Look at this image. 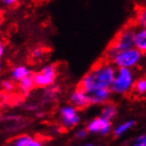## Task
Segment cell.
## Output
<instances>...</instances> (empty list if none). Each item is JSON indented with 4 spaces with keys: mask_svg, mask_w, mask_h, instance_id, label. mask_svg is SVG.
<instances>
[{
    "mask_svg": "<svg viewBox=\"0 0 146 146\" xmlns=\"http://www.w3.org/2000/svg\"><path fill=\"white\" fill-rule=\"evenodd\" d=\"M116 71L115 66L110 62H99L82 77L78 87L88 93L99 90H111Z\"/></svg>",
    "mask_w": 146,
    "mask_h": 146,
    "instance_id": "1",
    "label": "cell"
},
{
    "mask_svg": "<svg viewBox=\"0 0 146 146\" xmlns=\"http://www.w3.org/2000/svg\"><path fill=\"white\" fill-rule=\"evenodd\" d=\"M135 34V29L132 26H128V27L124 28L118 34L106 51V56L109 60L119 51L134 47Z\"/></svg>",
    "mask_w": 146,
    "mask_h": 146,
    "instance_id": "2",
    "label": "cell"
},
{
    "mask_svg": "<svg viewBox=\"0 0 146 146\" xmlns=\"http://www.w3.org/2000/svg\"><path fill=\"white\" fill-rule=\"evenodd\" d=\"M135 82L131 69L118 68L113 84H111V90L115 94L124 95L134 89Z\"/></svg>",
    "mask_w": 146,
    "mask_h": 146,
    "instance_id": "3",
    "label": "cell"
},
{
    "mask_svg": "<svg viewBox=\"0 0 146 146\" xmlns=\"http://www.w3.org/2000/svg\"><path fill=\"white\" fill-rule=\"evenodd\" d=\"M142 52L133 47L117 52L110 60L118 68H128L131 69L138 64L142 58Z\"/></svg>",
    "mask_w": 146,
    "mask_h": 146,
    "instance_id": "4",
    "label": "cell"
},
{
    "mask_svg": "<svg viewBox=\"0 0 146 146\" xmlns=\"http://www.w3.org/2000/svg\"><path fill=\"white\" fill-rule=\"evenodd\" d=\"M57 76V68L54 65H47L42 69L33 74L36 87L45 88L53 84Z\"/></svg>",
    "mask_w": 146,
    "mask_h": 146,
    "instance_id": "5",
    "label": "cell"
},
{
    "mask_svg": "<svg viewBox=\"0 0 146 146\" xmlns=\"http://www.w3.org/2000/svg\"><path fill=\"white\" fill-rule=\"evenodd\" d=\"M111 128V121L104 117H97L91 119L87 126V130L92 134L106 135L110 133Z\"/></svg>",
    "mask_w": 146,
    "mask_h": 146,
    "instance_id": "6",
    "label": "cell"
},
{
    "mask_svg": "<svg viewBox=\"0 0 146 146\" xmlns=\"http://www.w3.org/2000/svg\"><path fill=\"white\" fill-rule=\"evenodd\" d=\"M60 118L63 124L68 127H74L80 122V115L74 106H66L60 109Z\"/></svg>",
    "mask_w": 146,
    "mask_h": 146,
    "instance_id": "7",
    "label": "cell"
},
{
    "mask_svg": "<svg viewBox=\"0 0 146 146\" xmlns=\"http://www.w3.org/2000/svg\"><path fill=\"white\" fill-rule=\"evenodd\" d=\"M70 101L72 103V106L77 109H83L91 105L90 94L79 87L74 90L71 94Z\"/></svg>",
    "mask_w": 146,
    "mask_h": 146,
    "instance_id": "8",
    "label": "cell"
},
{
    "mask_svg": "<svg viewBox=\"0 0 146 146\" xmlns=\"http://www.w3.org/2000/svg\"><path fill=\"white\" fill-rule=\"evenodd\" d=\"M111 90L110 89L107 90H99L97 91H94L90 94L91 105H103L106 104L108 102Z\"/></svg>",
    "mask_w": 146,
    "mask_h": 146,
    "instance_id": "9",
    "label": "cell"
},
{
    "mask_svg": "<svg viewBox=\"0 0 146 146\" xmlns=\"http://www.w3.org/2000/svg\"><path fill=\"white\" fill-rule=\"evenodd\" d=\"M13 146H42V142L35 136L22 135L15 138L12 143Z\"/></svg>",
    "mask_w": 146,
    "mask_h": 146,
    "instance_id": "10",
    "label": "cell"
},
{
    "mask_svg": "<svg viewBox=\"0 0 146 146\" xmlns=\"http://www.w3.org/2000/svg\"><path fill=\"white\" fill-rule=\"evenodd\" d=\"M134 47L142 53H146V28H139L135 30Z\"/></svg>",
    "mask_w": 146,
    "mask_h": 146,
    "instance_id": "11",
    "label": "cell"
},
{
    "mask_svg": "<svg viewBox=\"0 0 146 146\" xmlns=\"http://www.w3.org/2000/svg\"><path fill=\"white\" fill-rule=\"evenodd\" d=\"M30 75L29 69L25 66H15L13 72H12V77L13 79L16 82H21L26 77Z\"/></svg>",
    "mask_w": 146,
    "mask_h": 146,
    "instance_id": "12",
    "label": "cell"
},
{
    "mask_svg": "<svg viewBox=\"0 0 146 146\" xmlns=\"http://www.w3.org/2000/svg\"><path fill=\"white\" fill-rule=\"evenodd\" d=\"M117 113H118V110L116 106L111 104V103H106L102 109L101 116L109 119V121H111V119L116 117Z\"/></svg>",
    "mask_w": 146,
    "mask_h": 146,
    "instance_id": "13",
    "label": "cell"
},
{
    "mask_svg": "<svg viewBox=\"0 0 146 146\" xmlns=\"http://www.w3.org/2000/svg\"><path fill=\"white\" fill-rule=\"evenodd\" d=\"M35 87H36V84L33 78V75H29L28 77H26V78H24L23 80H21V82H19V88L24 93L29 92Z\"/></svg>",
    "mask_w": 146,
    "mask_h": 146,
    "instance_id": "14",
    "label": "cell"
},
{
    "mask_svg": "<svg viewBox=\"0 0 146 146\" xmlns=\"http://www.w3.org/2000/svg\"><path fill=\"white\" fill-rule=\"evenodd\" d=\"M135 122L133 121H127L122 123H121L119 126H117L114 129V135L116 136H121L124 135L127 131H128L130 128L134 126Z\"/></svg>",
    "mask_w": 146,
    "mask_h": 146,
    "instance_id": "15",
    "label": "cell"
},
{
    "mask_svg": "<svg viewBox=\"0 0 146 146\" xmlns=\"http://www.w3.org/2000/svg\"><path fill=\"white\" fill-rule=\"evenodd\" d=\"M135 23L139 28H146V7L139 9L136 15Z\"/></svg>",
    "mask_w": 146,
    "mask_h": 146,
    "instance_id": "16",
    "label": "cell"
},
{
    "mask_svg": "<svg viewBox=\"0 0 146 146\" xmlns=\"http://www.w3.org/2000/svg\"><path fill=\"white\" fill-rule=\"evenodd\" d=\"M134 90L137 94H144L146 93V78H140L135 81L134 85Z\"/></svg>",
    "mask_w": 146,
    "mask_h": 146,
    "instance_id": "17",
    "label": "cell"
},
{
    "mask_svg": "<svg viewBox=\"0 0 146 146\" xmlns=\"http://www.w3.org/2000/svg\"><path fill=\"white\" fill-rule=\"evenodd\" d=\"M2 89L5 92H11L14 89V84L12 81H4L2 82Z\"/></svg>",
    "mask_w": 146,
    "mask_h": 146,
    "instance_id": "18",
    "label": "cell"
},
{
    "mask_svg": "<svg viewBox=\"0 0 146 146\" xmlns=\"http://www.w3.org/2000/svg\"><path fill=\"white\" fill-rule=\"evenodd\" d=\"M132 146H146V135H143L137 137Z\"/></svg>",
    "mask_w": 146,
    "mask_h": 146,
    "instance_id": "19",
    "label": "cell"
},
{
    "mask_svg": "<svg viewBox=\"0 0 146 146\" xmlns=\"http://www.w3.org/2000/svg\"><path fill=\"white\" fill-rule=\"evenodd\" d=\"M42 54H44V49H42V47H36L32 51V57L36 58H40Z\"/></svg>",
    "mask_w": 146,
    "mask_h": 146,
    "instance_id": "20",
    "label": "cell"
},
{
    "mask_svg": "<svg viewBox=\"0 0 146 146\" xmlns=\"http://www.w3.org/2000/svg\"><path fill=\"white\" fill-rule=\"evenodd\" d=\"M88 132L89 131L87 129H80L76 132V137H78V138H80V139H82L86 135H87Z\"/></svg>",
    "mask_w": 146,
    "mask_h": 146,
    "instance_id": "21",
    "label": "cell"
},
{
    "mask_svg": "<svg viewBox=\"0 0 146 146\" xmlns=\"http://www.w3.org/2000/svg\"><path fill=\"white\" fill-rule=\"evenodd\" d=\"M20 0H2V3L5 6H13L16 3H18Z\"/></svg>",
    "mask_w": 146,
    "mask_h": 146,
    "instance_id": "22",
    "label": "cell"
},
{
    "mask_svg": "<svg viewBox=\"0 0 146 146\" xmlns=\"http://www.w3.org/2000/svg\"><path fill=\"white\" fill-rule=\"evenodd\" d=\"M4 50H5V47H4V45L1 44H0V56H3V54H4Z\"/></svg>",
    "mask_w": 146,
    "mask_h": 146,
    "instance_id": "23",
    "label": "cell"
},
{
    "mask_svg": "<svg viewBox=\"0 0 146 146\" xmlns=\"http://www.w3.org/2000/svg\"><path fill=\"white\" fill-rule=\"evenodd\" d=\"M82 146H95V145H93V144H91V143H88V144H84V145H82Z\"/></svg>",
    "mask_w": 146,
    "mask_h": 146,
    "instance_id": "24",
    "label": "cell"
},
{
    "mask_svg": "<svg viewBox=\"0 0 146 146\" xmlns=\"http://www.w3.org/2000/svg\"><path fill=\"white\" fill-rule=\"evenodd\" d=\"M36 2H42V1H45V0H34Z\"/></svg>",
    "mask_w": 146,
    "mask_h": 146,
    "instance_id": "25",
    "label": "cell"
},
{
    "mask_svg": "<svg viewBox=\"0 0 146 146\" xmlns=\"http://www.w3.org/2000/svg\"><path fill=\"white\" fill-rule=\"evenodd\" d=\"M8 146H13V145H12V144H11V145H8Z\"/></svg>",
    "mask_w": 146,
    "mask_h": 146,
    "instance_id": "26",
    "label": "cell"
}]
</instances>
